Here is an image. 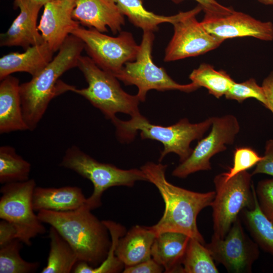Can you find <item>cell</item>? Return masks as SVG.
Listing matches in <instances>:
<instances>
[{
	"label": "cell",
	"instance_id": "1",
	"mask_svg": "<svg viewBox=\"0 0 273 273\" xmlns=\"http://www.w3.org/2000/svg\"><path fill=\"white\" fill-rule=\"evenodd\" d=\"M167 167L161 163L148 162L141 167L148 181L157 188L165 204L162 217L149 227L156 236L165 232H178L205 245L198 229L197 218L202 209L211 206L215 191L199 193L174 186L166 178Z\"/></svg>",
	"mask_w": 273,
	"mask_h": 273
},
{
	"label": "cell",
	"instance_id": "2",
	"mask_svg": "<svg viewBox=\"0 0 273 273\" xmlns=\"http://www.w3.org/2000/svg\"><path fill=\"white\" fill-rule=\"evenodd\" d=\"M84 49L80 39L69 35L48 65L30 81L20 84L22 112L29 130L36 128L54 98L74 87L59 78L66 71L77 67Z\"/></svg>",
	"mask_w": 273,
	"mask_h": 273
},
{
	"label": "cell",
	"instance_id": "3",
	"mask_svg": "<svg viewBox=\"0 0 273 273\" xmlns=\"http://www.w3.org/2000/svg\"><path fill=\"white\" fill-rule=\"evenodd\" d=\"M84 204L68 211L42 210L37 216L43 222L53 226L69 243L78 261L94 267L107 257L112 244L109 231L104 223Z\"/></svg>",
	"mask_w": 273,
	"mask_h": 273
},
{
	"label": "cell",
	"instance_id": "4",
	"mask_svg": "<svg viewBox=\"0 0 273 273\" xmlns=\"http://www.w3.org/2000/svg\"><path fill=\"white\" fill-rule=\"evenodd\" d=\"M116 128V134L122 143L132 141L138 132L142 140L151 139L162 143L163 150L159 159L160 162L168 154H177L180 162L186 160L193 149L190 145L194 140H200L211 126L212 117L197 123L183 118L172 125L164 126L150 123L140 113L131 116L128 120H122L117 117L111 120Z\"/></svg>",
	"mask_w": 273,
	"mask_h": 273
},
{
	"label": "cell",
	"instance_id": "5",
	"mask_svg": "<svg viewBox=\"0 0 273 273\" xmlns=\"http://www.w3.org/2000/svg\"><path fill=\"white\" fill-rule=\"evenodd\" d=\"M77 67L88 86L82 89L74 86L71 92L85 98L106 118L112 120L118 113L128 114L130 117L140 113L138 97L125 92L113 74L100 68L88 56H81Z\"/></svg>",
	"mask_w": 273,
	"mask_h": 273
},
{
	"label": "cell",
	"instance_id": "6",
	"mask_svg": "<svg viewBox=\"0 0 273 273\" xmlns=\"http://www.w3.org/2000/svg\"><path fill=\"white\" fill-rule=\"evenodd\" d=\"M60 166L75 171L93 183V192L85 203L91 210L101 205L102 196L108 188L132 187L137 181H148L141 168L122 169L113 164L100 162L75 145L66 150Z\"/></svg>",
	"mask_w": 273,
	"mask_h": 273
},
{
	"label": "cell",
	"instance_id": "7",
	"mask_svg": "<svg viewBox=\"0 0 273 273\" xmlns=\"http://www.w3.org/2000/svg\"><path fill=\"white\" fill-rule=\"evenodd\" d=\"M252 174L245 171L226 180L222 173L213 179L215 195L212 208L213 237L223 239L244 209L254 206Z\"/></svg>",
	"mask_w": 273,
	"mask_h": 273
},
{
	"label": "cell",
	"instance_id": "8",
	"mask_svg": "<svg viewBox=\"0 0 273 273\" xmlns=\"http://www.w3.org/2000/svg\"><path fill=\"white\" fill-rule=\"evenodd\" d=\"M154 37L153 32H143L135 60L126 63L114 76L125 85H135L138 88L136 96L140 102L145 101L147 93L151 89L190 93L198 89L199 87L193 82L187 84L176 82L163 68L155 64L152 56Z\"/></svg>",
	"mask_w": 273,
	"mask_h": 273
},
{
	"label": "cell",
	"instance_id": "9",
	"mask_svg": "<svg viewBox=\"0 0 273 273\" xmlns=\"http://www.w3.org/2000/svg\"><path fill=\"white\" fill-rule=\"evenodd\" d=\"M36 183L33 179L4 184L0 192V218L12 223L17 238L30 246L31 240L43 234L46 229L35 214L32 198Z\"/></svg>",
	"mask_w": 273,
	"mask_h": 273
},
{
	"label": "cell",
	"instance_id": "10",
	"mask_svg": "<svg viewBox=\"0 0 273 273\" xmlns=\"http://www.w3.org/2000/svg\"><path fill=\"white\" fill-rule=\"evenodd\" d=\"M71 34L83 41L88 57L98 67L114 75L126 63L134 61L140 50V45L128 31H121L113 37L93 28L79 26Z\"/></svg>",
	"mask_w": 273,
	"mask_h": 273
},
{
	"label": "cell",
	"instance_id": "11",
	"mask_svg": "<svg viewBox=\"0 0 273 273\" xmlns=\"http://www.w3.org/2000/svg\"><path fill=\"white\" fill-rule=\"evenodd\" d=\"M212 117L210 133L199 140L190 156L173 170V176L184 178L197 171L211 170V158L235 142L240 129L237 118L231 114Z\"/></svg>",
	"mask_w": 273,
	"mask_h": 273
},
{
	"label": "cell",
	"instance_id": "12",
	"mask_svg": "<svg viewBox=\"0 0 273 273\" xmlns=\"http://www.w3.org/2000/svg\"><path fill=\"white\" fill-rule=\"evenodd\" d=\"M202 10L198 4L183 12L172 23L173 35L165 51L164 61L171 62L203 55L218 48L223 41L209 33L196 16Z\"/></svg>",
	"mask_w": 273,
	"mask_h": 273
},
{
	"label": "cell",
	"instance_id": "13",
	"mask_svg": "<svg viewBox=\"0 0 273 273\" xmlns=\"http://www.w3.org/2000/svg\"><path fill=\"white\" fill-rule=\"evenodd\" d=\"M205 245L214 260L229 272H251L259 255L258 246L245 234L239 217L224 238L212 237L211 242Z\"/></svg>",
	"mask_w": 273,
	"mask_h": 273
},
{
	"label": "cell",
	"instance_id": "14",
	"mask_svg": "<svg viewBox=\"0 0 273 273\" xmlns=\"http://www.w3.org/2000/svg\"><path fill=\"white\" fill-rule=\"evenodd\" d=\"M201 22L209 33L223 41L244 36L265 41L273 40L272 22H262L235 10L224 15L205 14Z\"/></svg>",
	"mask_w": 273,
	"mask_h": 273
},
{
	"label": "cell",
	"instance_id": "15",
	"mask_svg": "<svg viewBox=\"0 0 273 273\" xmlns=\"http://www.w3.org/2000/svg\"><path fill=\"white\" fill-rule=\"evenodd\" d=\"M75 0H52L44 6L38 29L52 50L58 51L72 31L79 26L72 17Z\"/></svg>",
	"mask_w": 273,
	"mask_h": 273
},
{
	"label": "cell",
	"instance_id": "16",
	"mask_svg": "<svg viewBox=\"0 0 273 273\" xmlns=\"http://www.w3.org/2000/svg\"><path fill=\"white\" fill-rule=\"evenodd\" d=\"M73 18L81 25L101 32L121 31L124 16L115 0H75Z\"/></svg>",
	"mask_w": 273,
	"mask_h": 273
},
{
	"label": "cell",
	"instance_id": "17",
	"mask_svg": "<svg viewBox=\"0 0 273 273\" xmlns=\"http://www.w3.org/2000/svg\"><path fill=\"white\" fill-rule=\"evenodd\" d=\"M20 12L8 30L0 35L1 47H21L25 50L44 41L38 29L37 19L41 6L31 0H14Z\"/></svg>",
	"mask_w": 273,
	"mask_h": 273
},
{
	"label": "cell",
	"instance_id": "18",
	"mask_svg": "<svg viewBox=\"0 0 273 273\" xmlns=\"http://www.w3.org/2000/svg\"><path fill=\"white\" fill-rule=\"evenodd\" d=\"M54 53L43 42L28 48L23 53L3 56L0 58V80L17 72H27L32 77L36 75L52 60Z\"/></svg>",
	"mask_w": 273,
	"mask_h": 273
},
{
	"label": "cell",
	"instance_id": "19",
	"mask_svg": "<svg viewBox=\"0 0 273 273\" xmlns=\"http://www.w3.org/2000/svg\"><path fill=\"white\" fill-rule=\"evenodd\" d=\"M19 80L9 75L0 83V133L28 130L24 119Z\"/></svg>",
	"mask_w": 273,
	"mask_h": 273
},
{
	"label": "cell",
	"instance_id": "20",
	"mask_svg": "<svg viewBox=\"0 0 273 273\" xmlns=\"http://www.w3.org/2000/svg\"><path fill=\"white\" fill-rule=\"evenodd\" d=\"M190 238L175 232L159 234L152 246V258L163 267L165 272H182V262Z\"/></svg>",
	"mask_w": 273,
	"mask_h": 273
},
{
	"label": "cell",
	"instance_id": "21",
	"mask_svg": "<svg viewBox=\"0 0 273 273\" xmlns=\"http://www.w3.org/2000/svg\"><path fill=\"white\" fill-rule=\"evenodd\" d=\"M155 237L149 226H134L118 240L115 254L124 267L149 260Z\"/></svg>",
	"mask_w": 273,
	"mask_h": 273
},
{
	"label": "cell",
	"instance_id": "22",
	"mask_svg": "<svg viewBox=\"0 0 273 273\" xmlns=\"http://www.w3.org/2000/svg\"><path fill=\"white\" fill-rule=\"evenodd\" d=\"M86 201L82 190L75 186L60 188L36 187L33 194L34 210L68 211L77 209Z\"/></svg>",
	"mask_w": 273,
	"mask_h": 273
},
{
	"label": "cell",
	"instance_id": "23",
	"mask_svg": "<svg viewBox=\"0 0 273 273\" xmlns=\"http://www.w3.org/2000/svg\"><path fill=\"white\" fill-rule=\"evenodd\" d=\"M49 237L50 251L46 266L41 273H69L78 261L77 254L69 243L53 226Z\"/></svg>",
	"mask_w": 273,
	"mask_h": 273
},
{
	"label": "cell",
	"instance_id": "24",
	"mask_svg": "<svg viewBox=\"0 0 273 273\" xmlns=\"http://www.w3.org/2000/svg\"><path fill=\"white\" fill-rule=\"evenodd\" d=\"M254 207L243 209L240 214L254 242L264 252L273 256V223L260 209L254 187Z\"/></svg>",
	"mask_w": 273,
	"mask_h": 273
},
{
	"label": "cell",
	"instance_id": "25",
	"mask_svg": "<svg viewBox=\"0 0 273 273\" xmlns=\"http://www.w3.org/2000/svg\"><path fill=\"white\" fill-rule=\"evenodd\" d=\"M124 16L135 27L141 28L143 32H154L158 29L159 24L163 23L172 24L181 15L182 12L170 16L156 14L146 9L142 0H115Z\"/></svg>",
	"mask_w": 273,
	"mask_h": 273
},
{
	"label": "cell",
	"instance_id": "26",
	"mask_svg": "<svg viewBox=\"0 0 273 273\" xmlns=\"http://www.w3.org/2000/svg\"><path fill=\"white\" fill-rule=\"evenodd\" d=\"M192 82L199 88H206L209 94L218 99L224 96L235 82L225 71H217L211 65L203 63L189 75Z\"/></svg>",
	"mask_w": 273,
	"mask_h": 273
},
{
	"label": "cell",
	"instance_id": "27",
	"mask_svg": "<svg viewBox=\"0 0 273 273\" xmlns=\"http://www.w3.org/2000/svg\"><path fill=\"white\" fill-rule=\"evenodd\" d=\"M108 228L112 244L107 258L98 266L94 267L87 262L78 261L72 272L74 273H114L123 270L124 264L115 254V250L119 238L125 234L124 228L119 223L111 220H104Z\"/></svg>",
	"mask_w": 273,
	"mask_h": 273
},
{
	"label": "cell",
	"instance_id": "28",
	"mask_svg": "<svg viewBox=\"0 0 273 273\" xmlns=\"http://www.w3.org/2000/svg\"><path fill=\"white\" fill-rule=\"evenodd\" d=\"M31 164L10 146L0 147V183L24 181L29 179Z\"/></svg>",
	"mask_w": 273,
	"mask_h": 273
},
{
	"label": "cell",
	"instance_id": "29",
	"mask_svg": "<svg viewBox=\"0 0 273 273\" xmlns=\"http://www.w3.org/2000/svg\"><path fill=\"white\" fill-rule=\"evenodd\" d=\"M214 261L205 245L197 239L190 238L182 262V272H219Z\"/></svg>",
	"mask_w": 273,
	"mask_h": 273
},
{
	"label": "cell",
	"instance_id": "30",
	"mask_svg": "<svg viewBox=\"0 0 273 273\" xmlns=\"http://www.w3.org/2000/svg\"><path fill=\"white\" fill-rule=\"evenodd\" d=\"M23 243L16 238L0 246V273H30L39 266L38 262H28L21 256Z\"/></svg>",
	"mask_w": 273,
	"mask_h": 273
},
{
	"label": "cell",
	"instance_id": "31",
	"mask_svg": "<svg viewBox=\"0 0 273 273\" xmlns=\"http://www.w3.org/2000/svg\"><path fill=\"white\" fill-rule=\"evenodd\" d=\"M224 96L226 99L235 100L239 103H242L249 98H254L265 107L266 106L263 89L252 78L242 82H235Z\"/></svg>",
	"mask_w": 273,
	"mask_h": 273
},
{
	"label": "cell",
	"instance_id": "32",
	"mask_svg": "<svg viewBox=\"0 0 273 273\" xmlns=\"http://www.w3.org/2000/svg\"><path fill=\"white\" fill-rule=\"evenodd\" d=\"M263 156H259L249 147H239L234 152L233 165L226 172L222 173L225 180H228L240 173L247 171L256 165Z\"/></svg>",
	"mask_w": 273,
	"mask_h": 273
},
{
	"label": "cell",
	"instance_id": "33",
	"mask_svg": "<svg viewBox=\"0 0 273 273\" xmlns=\"http://www.w3.org/2000/svg\"><path fill=\"white\" fill-rule=\"evenodd\" d=\"M255 190L260 209L273 223V178L260 180Z\"/></svg>",
	"mask_w": 273,
	"mask_h": 273
},
{
	"label": "cell",
	"instance_id": "34",
	"mask_svg": "<svg viewBox=\"0 0 273 273\" xmlns=\"http://www.w3.org/2000/svg\"><path fill=\"white\" fill-rule=\"evenodd\" d=\"M266 174L273 176V139L266 142L262 159L256 164L252 175Z\"/></svg>",
	"mask_w": 273,
	"mask_h": 273
},
{
	"label": "cell",
	"instance_id": "35",
	"mask_svg": "<svg viewBox=\"0 0 273 273\" xmlns=\"http://www.w3.org/2000/svg\"><path fill=\"white\" fill-rule=\"evenodd\" d=\"M164 270L162 266L152 258L134 265L124 267V273H160Z\"/></svg>",
	"mask_w": 273,
	"mask_h": 273
},
{
	"label": "cell",
	"instance_id": "36",
	"mask_svg": "<svg viewBox=\"0 0 273 273\" xmlns=\"http://www.w3.org/2000/svg\"><path fill=\"white\" fill-rule=\"evenodd\" d=\"M175 3H179L184 0H172ZM202 8L205 14L222 15L232 11L231 7H227L219 4L216 0H195Z\"/></svg>",
	"mask_w": 273,
	"mask_h": 273
},
{
	"label": "cell",
	"instance_id": "37",
	"mask_svg": "<svg viewBox=\"0 0 273 273\" xmlns=\"http://www.w3.org/2000/svg\"><path fill=\"white\" fill-rule=\"evenodd\" d=\"M16 238H17V234L14 225L7 220L2 219L0 221V246Z\"/></svg>",
	"mask_w": 273,
	"mask_h": 273
},
{
	"label": "cell",
	"instance_id": "38",
	"mask_svg": "<svg viewBox=\"0 0 273 273\" xmlns=\"http://www.w3.org/2000/svg\"><path fill=\"white\" fill-rule=\"evenodd\" d=\"M261 86L266 99L265 108L273 114V71L263 79Z\"/></svg>",
	"mask_w": 273,
	"mask_h": 273
},
{
	"label": "cell",
	"instance_id": "39",
	"mask_svg": "<svg viewBox=\"0 0 273 273\" xmlns=\"http://www.w3.org/2000/svg\"><path fill=\"white\" fill-rule=\"evenodd\" d=\"M34 3L37 4L41 6H44L47 3L52 0H31Z\"/></svg>",
	"mask_w": 273,
	"mask_h": 273
},
{
	"label": "cell",
	"instance_id": "40",
	"mask_svg": "<svg viewBox=\"0 0 273 273\" xmlns=\"http://www.w3.org/2000/svg\"><path fill=\"white\" fill-rule=\"evenodd\" d=\"M257 1L265 5H273V0H257Z\"/></svg>",
	"mask_w": 273,
	"mask_h": 273
}]
</instances>
